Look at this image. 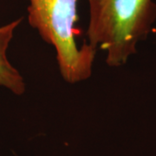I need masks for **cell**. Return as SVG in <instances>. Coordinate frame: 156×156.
Returning a JSON list of instances; mask_svg holds the SVG:
<instances>
[{"label": "cell", "instance_id": "7a4b0ae2", "mask_svg": "<svg viewBox=\"0 0 156 156\" xmlns=\"http://www.w3.org/2000/svg\"><path fill=\"white\" fill-rule=\"evenodd\" d=\"M28 21L41 38L55 48L62 77L69 83L88 80L93 72L96 49L76 38L79 0H27Z\"/></svg>", "mask_w": 156, "mask_h": 156}, {"label": "cell", "instance_id": "3957f363", "mask_svg": "<svg viewBox=\"0 0 156 156\" xmlns=\"http://www.w3.org/2000/svg\"><path fill=\"white\" fill-rule=\"evenodd\" d=\"M22 20L23 17H20L10 23L0 26V86L17 95L24 94L26 85L21 74L8 60L7 50L13 38L15 30L19 26Z\"/></svg>", "mask_w": 156, "mask_h": 156}, {"label": "cell", "instance_id": "6da1fadb", "mask_svg": "<svg viewBox=\"0 0 156 156\" xmlns=\"http://www.w3.org/2000/svg\"><path fill=\"white\" fill-rule=\"evenodd\" d=\"M88 44L105 53L108 66H123L156 21L154 0H88Z\"/></svg>", "mask_w": 156, "mask_h": 156}]
</instances>
